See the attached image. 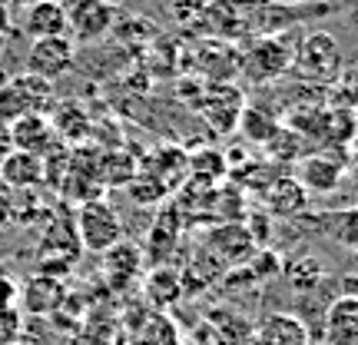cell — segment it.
Here are the masks:
<instances>
[{
    "label": "cell",
    "instance_id": "1",
    "mask_svg": "<svg viewBox=\"0 0 358 345\" xmlns=\"http://www.w3.org/2000/svg\"><path fill=\"white\" fill-rule=\"evenodd\" d=\"M57 103V90H53L50 80H40L34 73H20L13 77L10 83L0 87V120L3 123H13L20 116H47Z\"/></svg>",
    "mask_w": 358,
    "mask_h": 345
},
{
    "label": "cell",
    "instance_id": "2",
    "mask_svg": "<svg viewBox=\"0 0 358 345\" xmlns=\"http://www.w3.org/2000/svg\"><path fill=\"white\" fill-rule=\"evenodd\" d=\"M73 230H77L80 249L96 253V256H103L106 249H113L116 243H123L120 213H116L110 203H103V199H87V203H80L77 219H73Z\"/></svg>",
    "mask_w": 358,
    "mask_h": 345
},
{
    "label": "cell",
    "instance_id": "3",
    "mask_svg": "<svg viewBox=\"0 0 358 345\" xmlns=\"http://www.w3.org/2000/svg\"><path fill=\"white\" fill-rule=\"evenodd\" d=\"M292 64L299 66L306 77L319 80V83H329V80H335L338 70H342V50H338V43H335L332 34L315 30V34H308V37L299 43Z\"/></svg>",
    "mask_w": 358,
    "mask_h": 345
},
{
    "label": "cell",
    "instance_id": "4",
    "mask_svg": "<svg viewBox=\"0 0 358 345\" xmlns=\"http://www.w3.org/2000/svg\"><path fill=\"white\" fill-rule=\"evenodd\" d=\"M295 60V50L279 37H259L249 50L243 53V73L252 83H268L279 80Z\"/></svg>",
    "mask_w": 358,
    "mask_h": 345
},
{
    "label": "cell",
    "instance_id": "5",
    "mask_svg": "<svg viewBox=\"0 0 358 345\" xmlns=\"http://www.w3.org/2000/svg\"><path fill=\"white\" fill-rule=\"evenodd\" d=\"M77 60V43L70 37H43L30 40L27 50V73H34L40 80H60Z\"/></svg>",
    "mask_w": 358,
    "mask_h": 345
},
{
    "label": "cell",
    "instance_id": "6",
    "mask_svg": "<svg viewBox=\"0 0 358 345\" xmlns=\"http://www.w3.org/2000/svg\"><path fill=\"white\" fill-rule=\"evenodd\" d=\"M116 27V7L110 0H73L66 7V30L80 43L103 40Z\"/></svg>",
    "mask_w": 358,
    "mask_h": 345
},
{
    "label": "cell",
    "instance_id": "7",
    "mask_svg": "<svg viewBox=\"0 0 358 345\" xmlns=\"http://www.w3.org/2000/svg\"><path fill=\"white\" fill-rule=\"evenodd\" d=\"M348 173V163H345V153L338 150H329V153H312L299 163V186L306 192H332L338 190V183L345 179Z\"/></svg>",
    "mask_w": 358,
    "mask_h": 345
},
{
    "label": "cell",
    "instance_id": "8",
    "mask_svg": "<svg viewBox=\"0 0 358 345\" xmlns=\"http://www.w3.org/2000/svg\"><path fill=\"white\" fill-rule=\"evenodd\" d=\"M308 325L299 316L289 312H272L266 319H259L249 332V345H308Z\"/></svg>",
    "mask_w": 358,
    "mask_h": 345
},
{
    "label": "cell",
    "instance_id": "9",
    "mask_svg": "<svg viewBox=\"0 0 358 345\" xmlns=\"http://www.w3.org/2000/svg\"><path fill=\"white\" fill-rule=\"evenodd\" d=\"M322 345H358V295H338L325 309L322 319Z\"/></svg>",
    "mask_w": 358,
    "mask_h": 345
},
{
    "label": "cell",
    "instance_id": "10",
    "mask_svg": "<svg viewBox=\"0 0 358 345\" xmlns=\"http://www.w3.org/2000/svg\"><path fill=\"white\" fill-rule=\"evenodd\" d=\"M10 133H13V150H20V153H34V156H40V160H43L47 153H53L57 146H64V143L57 140L50 120H47V116H37V113L13 120Z\"/></svg>",
    "mask_w": 358,
    "mask_h": 345
},
{
    "label": "cell",
    "instance_id": "11",
    "mask_svg": "<svg viewBox=\"0 0 358 345\" xmlns=\"http://www.w3.org/2000/svg\"><path fill=\"white\" fill-rule=\"evenodd\" d=\"M24 34L30 40L66 37V3L64 0H34L24 13Z\"/></svg>",
    "mask_w": 358,
    "mask_h": 345
},
{
    "label": "cell",
    "instance_id": "12",
    "mask_svg": "<svg viewBox=\"0 0 358 345\" xmlns=\"http://www.w3.org/2000/svg\"><path fill=\"white\" fill-rule=\"evenodd\" d=\"M20 299H24V309L34 312V316H57L60 306L66 302V289L57 276H30L20 289Z\"/></svg>",
    "mask_w": 358,
    "mask_h": 345
},
{
    "label": "cell",
    "instance_id": "13",
    "mask_svg": "<svg viewBox=\"0 0 358 345\" xmlns=\"http://www.w3.org/2000/svg\"><path fill=\"white\" fill-rule=\"evenodd\" d=\"M50 127L53 133H57V140L64 143V146H80V143L90 140V129H93V123H90L87 110L80 106L77 100H57L50 110Z\"/></svg>",
    "mask_w": 358,
    "mask_h": 345
},
{
    "label": "cell",
    "instance_id": "14",
    "mask_svg": "<svg viewBox=\"0 0 358 345\" xmlns=\"http://www.w3.org/2000/svg\"><path fill=\"white\" fill-rule=\"evenodd\" d=\"M0 186L17 192H34L43 186V160L34 153H20L13 150L3 163H0Z\"/></svg>",
    "mask_w": 358,
    "mask_h": 345
},
{
    "label": "cell",
    "instance_id": "15",
    "mask_svg": "<svg viewBox=\"0 0 358 345\" xmlns=\"http://www.w3.org/2000/svg\"><path fill=\"white\" fill-rule=\"evenodd\" d=\"M103 266H106V276L113 286H127L143 272V253L140 246L133 243H116L113 249L103 253Z\"/></svg>",
    "mask_w": 358,
    "mask_h": 345
},
{
    "label": "cell",
    "instance_id": "16",
    "mask_svg": "<svg viewBox=\"0 0 358 345\" xmlns=\"http://www.w3.org/2000/svg\"><path fill=\"white\" fill-rule=\"evenodd\" d=\"M272 190L266 192V206H268V216H295L306 209L308 192L299 186L295 176H282L275 183H268Z\"/></svg>",
    "mask_w": 358,
    "mask_h": 345
},
{
    "label": "cell",
    "instance_id": "17",
    "mask_svg": "<svg viewBox=\"0 0 358 345\" xmlns=\"http://www.w3.org/2000/svg\"><path fill=\"white\" fill-rule=\"evenodd\" d=\"M129 345H182V342H179V329L173 325V319L163 316V312H153L140 325V332H133Z\"/></svg>",
    "mask_w": 358,
    "mask_h": 345
},
{
    "label": "cell",
    "instance_id": "18",
    "mask_svg": "<svg viewBox=\"0 0 358 345\" xmlns=\"http://www.w3.org/2000/svg\"><path fill=\"white\" fill-rule=\"evenodd\" d=\"M146 293H150V302L156 309L163 306H173L182 293V279H179L176 269H156L153 276L146 279Z\"/></svg>",
    "mask_w": 358,
    "mask_h": 345
},
{
    "label": "cell",
    "instance_id": "19",
    "mask_svg": "<svg viewBox=\"0 0 358 345\" xmlns=\"http://www.w3.org/2000/svg\"><path fill=\"white\" fill-rule=\"evenodd\" d=\"M239 129H243L245 140H252V143H268L272 136H275L279 123L272 120V113L259 110V106H243V113H239Z\"/></svg>",
    "mask_w": 358,
    "mask_h": 345
},
{
    "label": "cell",
    "instance_id": "20",
    "mask_svg": "<svg viewBox=\"0 0 358 345\" xmlns=\"http://www.w3.org/2000/svg\"><path fill=\"white\" fill-rule=\"evenodd\" d=\"M332 236H335V243H342L345 249L358 253V206H352V209H342V213H335V219H332Z\"/></svg>",
    "mask_w": 358,
    "mask_h": 345
},
{
    "label": "cell",
    "instance_id": "21",
    "mask_svg": "<svg viewBox=\"0 0 358 345\" xmlns=\"http://www.w3.org/2000/svg\"><path fill=\"white\" fill-rule=\"evenodd\" d=\"M285 276H289V282H292L299 293H312V289L322 282V266L315 259H302V262L285 266Z\"/></svg>",
    "mask_w": 358,
    "mask_h": 345
},
{
    "label": "cell",
    "instance_id": "22",
    "mask_svg": "<svg viewBox=\"0 0 358 345\" xmlns=\"http://www.w3.org/2000/svg\"><path fill=\"white\" fill-rule=\"evenodd\" d=\"M13 153V133H10V123L0 120V163Z\"/></svg>",
    "mask_w": 358,
    "mask_h": 345
},
{
    "label": "cell",
    "instance_id": "23",
    "mask_svg": "<svg viewBox=\"0 0 358 345\" xmlns=\"http://www.w3.org/2000/svg\"><path fill=\"white\" fill-rule=\"evenodd\" d=\"M66 345H100V342L93 339V332H87V329H83V332H80L77 339H70V342H66Z\"/></svg>",
    "mask_w": 358,
    "mask_h": 345
},
{
    "label": "cell",
    "instance_id": "24",
    "mask_svg": "<svg viewBox=\"0 0 358 345\" xmlns=\"http://www.w3.org/2000/svg\"><path fill=\"white\" fill-rule=\"evenodd\" d=\"M275 7H302V3H308V0H272Z\"/></svg>",
    "mask_w": 358,
    "mask_h": 345
},
{
    "label": "cell",
    "instance_id": "25",
    "mask_svg": "<svg viewBox=\"0 0 358 345\" xmlns=\"http://www.w3.org/2000/svg\"><path fill=\"white\" fill-rule=\"evenodd\" d=\"M348 173H352V179H355V183H358V160H355V163H352V167H348Z\"/></svg>",
    "mask_w": 358,
    "mask_h": 345
},
{
    "label": "cell",
    "instance_id": "26",
    "mask_svg": "<svg viewBox=\"0 0 358 345\" xmlns=\"http://www.w3.org/2000/svg\"><path fill=\"white\" fill-rule=\"evenodd\" d=\"M3 345H27V342H3Z\"/></svg>",
    "mask_w": 358,
    "mask_h": 345
},
{
    "label": "cell",
    "instance_id": "27",
    "mask_svg": "<svg viewBox=\"0 0 358 345\" xmlns=\"http://www.w3.org/2000/svg\"><path fill=\"white\" fill-rule=\"evenodd\" d=\"M355 136H358V116H355Z\"/></svg>",
    "mask_w": 358,
    "mask_h": 345
},
{
    "label": "cell",
    "instance_id": "28",
    "mask_svg": "<svg viewBox=\"0 0 358 345\" xmlns=\"http://www.w3.org/2000/svg\"><path fill=\"white\" fill-rule=\"evenodd\" d=\"M308 345H322V342H308Z\"/></svg>",
    "mask_w": 358,
    "mask_h": 345
},
{
    "label": "cell",
    "instance_id": "29",
    "mask_svg": "<svg viewBox=\"0 0 358 345\" xmlns=\"http://www.w3.org/2000/svg\"><path fill=\"white\" fill-rule=\"evenodd\" d=\"M355 256H358V253H355Z\"/></svg>",
    "mask_w": 358,
    "mask_h": 345
}]
</instances>
